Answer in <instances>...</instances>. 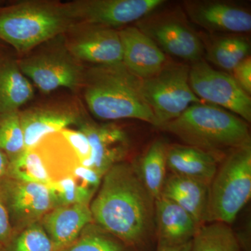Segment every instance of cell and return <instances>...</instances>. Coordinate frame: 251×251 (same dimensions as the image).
<instances>
[{
	"label": "cell",
	"instance_id": "cell-4",
	"mask_svg": "<svg viewBox=\"0 0 251 251\" xmlns=\"http://www.w3.org/2000/svg\"><path fill=\"white\" fill-rule=\"evenodd\" d=\"M73 25L63 3L30 0L0 9V39L22 53L64 35Z\"/></svg>",
	"mask_w": 251,
	"mask_h": 251
},
{
	"label": "cell",
	"instance_id": "cell-8",
	"mask_svg": "<svg viewBox=\"0 0 251 251\" xmlns=\"http://www.w3.org/2000/svg\"><path fill=\"white\" fill-rule=\"evenodd\" d=\"M164 52L183 60L202 59L204 44L184 16L175 11L156 12L142 18L136 26Z\"/></svg>",
	"mask_w": 251,
	"mask_h": 251
},
{
	"label": "cell",
	"instance_id": "cell-3",
	"mask_svg": "<svg viewBox=\"0 0 251 251\" xmlns=\"http://www.w3.org/2000/svg\"><path fill=\"white\" fill-rule=\"evenodd\" d=\"M184 145L207 151L224 159V153L251 144L247 122L225 109L193 104L179 117L159 127Z\"/></svg>",
	"mask_w": 251,
	"mask_h": 251
},
{
	"label": "cell",
	"instance_id": "cell-9",
	"mask_svg": "<svg viewBox=\"0 0 251 251\" xmlns=\"http://www.w3.org/2000/svg\"><path fill=\"white\" fill-rule=\"evenodd\" d=\"M165 2L164 0H75L63 5L74 25L116 29L138 22Z\"/></svg>",
	"mask_w": 251,
	"mask_h": 251
},
{
	"label": "cell",
	"instance_id": "cell-6",
	"mask_svg": "<svg viewBox=\"0 0 251 251\" xmlns=\"http://www.w3.org/2000/svg\"><path fill=\"white\" fill-rule=\"evenodd\" d=\"M189 70V66L168 61L156 75L141 79L144 98L156 117L158 128L193 104L202 102L191 88Z\"/></svg>",
	"mask_w": 251,
	"mask_h": 251
},
{
	"label": "cell",
	"instance_id": "cell-26",
	"mask_svg": "<svg viewBox=\"0 0 251 251\" xmlns=\"http://www.w3.org/2000/svg\"><path fill=\"white\" fill-rule=\"evenodd\" d=\"M8 178L46 186L51 184L42 157L36 148L26 150L17 159L10 162Z\"/></svg>",
	"mask_w": 251,
	"mask_h": 251
},
{
	"label": "cell",
	"instance_id": "cell-22",
	"mask_svg": "<svg viewBox=\"0 0 251 251\" xmlns=\"http://www.w3.org/2000/svg\"><path fill=\"white\" fill-rule=\"evenodd\" d=\"M167 145L162 140L153 142L140 160L135 169L144 186L153 199L161 197L166 178Z\"/></svg>",
	"mask_w": 251,
	"mask_h": 251
},
{
	"label": "cell",
	"instance_id": "cell-34",
	"mask_svg": "<svg viewBox=\"0 0 251 251\" xmlns=\"http://www.w3.org/2000/svg\"><path fill=\"white\" fill-rule=\"evenodd\" d=\"M191 247V242L184 244V245L179 246V247L168 248V249H161V250H156V251H190Z\"/></svg>",
	"mask_w": 251,
	"mask_h": 251
},
{
	"label": "cell",
	"instance_id": "cell-20",
	"mask_svg": "<svg viewBox=\"0 0 251 251\" xmlns=\"http://www.w3.org/2000/svg\"><path fill=\"white\" fill-rule=\"evenodd\" d=\"M209 185L170 173L166 175L161 196L187 211L198 226L206 224Z\"/></svg>",
	"mask_w": 251,
	"mask_h": 251
},
{
	"label": "cell",
	"instance_id": "cell-5",
	"mask_svg": "<svg viewBox=\"0 0 251 251\" xmlns=\"http://www.w3.org/2000/svg\"><path fill=\"white\" fill-rule=\"evenodd\" d=\"M251 196V144L229 151L209 186L206 224L230 226Z\"/></svg>",
	"mask_w": 251,
	"mask_h": 251
},
{
	"label": "cell",
	"instance_id": "cell-19",
	"mask_svg": "<svg viewBox=\"0 0 251 251\" xmlns=\"http://www.w3.org/2000/svg\"><path fill=\"white\" fill-rule=\"evenodd\" d=\"M222 158L201 149L167 145L166 165L171 173L210 184Z\"/></svg>",
	"mask_w": 251,
	"mask_h": 251
},
{
	"label": "cell",
	"instance_id": "cell-12",
	"mask_svg": "<svg viewBox=\"0 0 251 251\" xmlns=\"http://www.w3.org/2000/svg\"><path fill=\"white\" fill-rule=\"evenodd\" d=\"M65 34L68 35L64 41L66 47L79 62L94 65L122 62V42L117 29L75 24Z\"/></svg>",
	"mask_w": 251,
	"mask_h": 251
},
{
	"label": "cell",
	"instance_id": "cell-1",
	"mask_svg": "<svg viewBox=\"0 0 251 251\" xmlns=\"http://www.w3.org/2000/svg\"><path fill=\"white\" fill-rule=\"evenodd\" d=\"M90 207L94 224L130 251H143L155 236V200L131 163H117L103 175Z\"/></svg>",
	"mask_w": 251,
	"mask_h": 251
},
{
	"label": "cell",
	"instance_id": "cell-35",
	"mask_svg": "<svg viewBox=\"0 0 251 251\" xmlns=\"http://www.w3.org/2000/svg\"><path fill=\"white\" fill-rule=\"evenodd\" d=\"M0 251H3V246L0 244Z\"/></svg>",
	"mask_w": 251,
	"mask_h": 251
},
{
	"label": "cell",
	"instance_id": "cell-33",
	"mask_svg": "<svg viewBox=\"0 0 251 251\" xmlns=\"http://www.w3.org/2000/svg\"><path fill=\"white\" fill-rule=\"evenodd\" d=\"M9 163L7 156L2 151H0V184L8 178Z\"/></svg>",
	"mask_w": 251,
	"mask_h": 251
},
{
	"label": "cell",
	"instance_id": "cell-28",
	"mask_svg": "<svg viewBox=\"0 0 251 251\" xmlns=\"http://www.w3.org/2000/svg\"><path fill=\"white\" fill-rule=\"evenodd\" d=\"M53 208L72 204H90L96 193L85 188L72 175L48 186Z\"/></svg>",
	"mask_w": 251,
	"mask_h": 251
},
{
	"label": "cell",
	"instance_id": "cell-11",
	"mask_svg": "<svg viewBox=\"0 0 251 251\" xmlns=\"http://www.w3.org/2000/svg\"><path fill=\"white\" fill-rule=\"evenodd\" d=\"M0 192L14 232L40 222L53 209L46 185L6 178L0 184Z\"/></svg>",
	"mask_w": 251,
	"mask_h": 251
},
{
	"label": "cell",
	"instance_id": "cell-13",
	"mask_svg": "<svg viewBox=\"0 0 251 251\" xmlns=\"http://www.w3.org/2000/svg\"><path fill=\"white\" fill-rule=\"evenodd\" d=\"M78 127L90 142L92 169L102 177L112 166L125 161L129 151L130 142L126 133L120 126L83 120Z\"/></svg>",
	"mask_w": 251,
	"mask_h": 251
},
{
	"label": "cell",
	"instance_id": "cell-16",
	"mask_svg": "<svg viewBox=\"0 0 251 251\" xmlns=\"http://www.w3.org/2000/svg\"><path fill=\"white\" fill-rule=\"evenodd\" d=\"M122 46V63L140 79L156 75L168 62L166 54L135 26L119 31Z\"/></svg>",
	"mask_w": 251,
	"mask_h": 251
},
{
	"label": "cell",
	"instance_id": "cell-17",
	"mask_svg": "<svg viewBox=\"0 0 251 251\" xmlns=\"http://www.w3.org/2000/svg\"><path fill=\"white\" fill-rule=\"evenodd\" d=\"M201 226L187 211L161 196L155 200V237L157 250L191 242Z\"/></svg>",
	"mask_w": 251,
	"mask_h": 251
},
{
	"label": "cell",
	"instance_id": "cell-2",
	"mask_svg": "<svg viewBox=\"0 0 251 251\" xmlns=\"http://www.w3.org/2000/svg\"><path fill=\"white\" fill-rule=\"evenodd\" d=\"M82 87L91 113L103 121L135 119L158 127L141 90V79L123 63L85 69Z\"/></svg>",
	"mask_w": 251,
	"mask_h": 251
},
{
	"label": "cell",
	"instance_id": "cell-24",
	"mask_svg": "<svg viewBox=\"0 0 251 251\" xmlns=\"http://www.w3.org/2000/svg\"><path fill=\"white\" fill-rule=\"evenodd\" d=\"M250 43L244 38H219L206 48V57L220 69L232 72L238 64L250 56Z\"/></svg>",
	"mask_w": 251,
	"mask_h": 251
},
{
	"label": "cell",
	"instance_id": "cell-7",
	"mask_svg": "<svg viewBox=\"0 0 251 251\" xmlns=\"http://www.w3.org/2000/svg\"><path fill=\"white\" fill-rule=\"evenodd\" d=\"M18 62L23 74L44 93L82 87L85 69L69 52L64 41L62 46L38 49Z\"/></svg>",
	"mask_w": 251,
	"mask_h": 251
},
{
	"label": "cell",
	"instance_id": "cell-30",
	"mask_svg": "<svg viewBox=\"0 0 251 251\" xmlns=\"http://www.w3.org/2000/svg\"><path fill=\"white\" fill-rule=\"evenodd\" d=\"M59 133L63 135L75 151L80 164L92 169V149L88 138L85 133L79 129L74 130L69 128L61 130Z\"/></svg>",
	"mask_w": 251,
	"mask_h": 251
},
{
	"label": "cell",
	"instance_id": "cell-18",
	"mask_svg": "<svg viewBox=\"0 0 251 251\" xmlns=\"http://www.w3.org/2000/svg\"><path fill=\"white\" fill-rule=\"evenodd\" d=\"M93 222L90 204H87L53 208L40 221L54 251L74 242L86 226Z\"/></svg>",
	"mask_w": 251,
	"mask_h": 251
},
{
	"label": "cell",
	"instance_id": "cell-21",
	"mask_svg": "<svg viewBox=\"0 0 251 251\" xmlns=\"http://www.w3.org/2000/svg\"><path fill=\"white\" fill-rule=\"evenodd\" d=\"M33 97L32 85L21 72L18 61L0 56V115L19 110Z\"/></svg>",
	"mask_w": 251,
	"mask_h": 251
},
{
	"label": "cell",
	"instance_id": "cell-27",
	"mask_svg": "<svg viewBox=\"0 0 251 251\" xmlns=\"http://www.w3.org/2000/svg\"><path fill=\"white\" fill-rule=\"evenodd\" d=\"M20 110L0 115V151L14 161L25 151Z\"/></svg>",
	"mask_w": 251,
	"mask_h": 251
},
{
	"label": "cell",
	"instance_id": "cell-25",
	"mask_svg": "<svg viewBox=\"0 0 251 251\" xmlns=\"http://www.w3.org/2000/svg\"><path fill=\"white\" fill-rule=\"evenodd\" d=\"M125 244L116 237L92 223L69 245L57 251H128Z\"/></svg>",
	"mask_w": 251,
	"mask_h": 251
},
{
	"label": "cell",
	"instance_id": "cell-32",
	"mask_svg": "<svg viewBox=\"0 0 251 251\" xmlns=\"http://www.w3.org/2000/svg\"><path fill=\"white\" fill-rule=\"evenodd\" d=\"M13 234L14 229L11 227L9 214L0 192V244L4 246L7 244Z\"/></svg>",
	"mask_w": 251,
	"mask_h": 251
},
{
	"label": "cell",
	"instance_id": "cell-23",
	"mask_svg": "<svg viewBox=\"0 0 251 251\" xmlns=\"http://www.w3.org/2000/svg\"><path fill=\"white\" fill-rule=\"evenodd\" d=\"M190 251H244L239 238L229 225L213 222L198 228Z\"/></svg>",
	"mask_w": 251,
	"mask_h": 251
},
{
	"label": "cell",
	"instance_id": "cell-10",
	"mask_svg": "<svg viewBox=\"0 0 251 251\" xmlns=\"http://www.w3.org/2000/svg\"><path fill=\"white\" fill-rule=\"evenodd\" d=\"M189 84L201 100L228 110L243 120L251 122V99L232 75L216 70L206 61L193 63L189 70Z\"/></svg>",
	"mask_w": 251,
	"mask_h": 251
},
{
	"label": "cell",
	"instance_id": "cell-15",
	"mask_svg": "<svg viewBox=\"0 0 251 251\" xmlns=\"http://www.w3.org/2000/svg\"><path fill=\"white\" fill-rule=\"evenodd\" d=\"M25 150L37 146L49 135L58 133L83 120L80 112L68 105H46L20 111Z\"/></svg>",
	"mask_w": 251,
	"mask_h": 251
},
{
	"label": "cell",
	"instance_id": "cell-14",
	"mask_svg": "<svg viewBox=\"0 0 251 251\" xmlns=\"http://www.w3.org/2000/svg\"><path fill=\"white\" fill-rule=\"evenodd\" d=\"M188 18L200 27L219 32L246 33L251 30V14L246 8L223 1H188Z\"/></svg>",
	"mask_w": 251,
	"mask_h": 251
},
{
	"label": "cell",
	"instance_id": "cell-31",
	"mask_svg": "<svg viewBox=\"0 0 251 251\" xmlns=\"http://www.w3.org/2000/svg\"><path fill=\"white\" fill-rule=\"evenodd\" d=\"M232 77L248 94L251 93V59L250 56L238 64L232 71Z\"/></svg>",
	"mask_w": 251,
	"mask_h": 251
},
{
	"label": "cell",
	"instance_id": "cell-29",
	"mask_svg": "<svg viewBox=\"0 0 251 251\" xmlns=\"http://www.w3.org/2000/svg\"><path fill=\"white\" fill-rule=\"evenodd\" d=\"M3 251H54L40 222L14 232Z\"/></svg>",
	"mask_w": 251,
	"mask_h": 251
}]
</instances>
